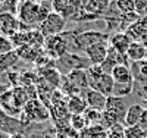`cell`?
Here are the masks:
<instances>
[{
	"instance_id": "obj_1",
	"label": "cell",
	"mask_w": 147,
	"mask_h": 138,
	"mask_svg": "<svg viewBox=\"0 0 147 138\" xmlns=\"http://www.w3.org/2000/svg\"><path fill=\"white\" fill-rule=\"evenodd\" d=\"M52 113L49 107L46 106V103H43L40 98H32L27 103V106L24 107L22 113H21V123L22 128L25 127V123H41V122H47L50 119Z\"/></svg>"
},
{
	"instance_id": "obj_2",
	"label": "cell",
	"mask_w": 147,
	"mask_h": 138,
	"mask_svg": "<svg viewBox=\"0 0 147 138\" xmlns=\"http://www.w3.org/2000/svg\"><path fill=\"white\" fill-rule=\"evenodd\" d=\"M91 66L87 57H82L78 53H66L56 60V68L62 75H69L74 71H87Z\"/></svg>"
},
{
	"instance_id": "obj_3",
	"label": "cell",
	"mask_w": 147,
	"mask_h": 138,
	"mask_svg": "<svg viewBox=\"0 0 147 138\" xmlns=\"http://www.w3.org/2000/svg\"><path fill=\"white\" fill-rule=\"evenodd\" d=\"M16 16L19 22L30 28H38L40 25V3L38 2H27L19 3Z\"/></svg>"
},
{
	"instance_id": "obj_4",
	"label": "cell",
	"mask_w": 147,
	"mask_h": 138,
	"mask_svg": "<svg viewBox=\"0 0 147 138\" xmlns=\"http://www.w3.org/2000/svg\"><path fill=\"white\" fill-rule=\"evenodd\" d=\"M66 24L68 21L62 15L57 13V12H53L38 25V30L46 38H49V37L53 35H62L66 30Z\"/></svg>"
},
{
	"instance_id": "obj_5",
	"label": "cell",
	"mask_w": 147,
	"mask_h": 138,
	"mask_svg": "<svg viewBox=\"0 0 147 138\" xmlns=\"http://www.w3.org/2000/svg\"><path fill=\"white\" fill-rule=\"evenodd\" d=\"M109 40H110L109 32H103L99 30H88L85 32H81L77 37V46L80 50L85 52L88 47L96 46L99 43H109Z\"/></svg>"
},
{
	"instance_id": "obj_6",
	"label": "cell",
	"mask_w": 147,
	"mask_h": 138,
	"mask_svg": "<svg viewBox=\"0 0 147 138\" xmlns=\"http://www.w3.org/2000/svg\"><path fill=\"white\" fill-rule=\"evenodd\" d=\"M43 48H44V52L55 60L60 59L63 55L68 53V46H66L63 35H53V37L46 38Z\"/></svg>"
},
{
	"instance_id": "obj_7",
	"label": "cell",
	"mask_w": 147,
	"mask_h": 138,
	"mask_svg": "<svg viewBox=\"0 0 147 138\" xmlns=\"http://www.w3.org/2000/svg\"><path fill=\"white\" fill-rule=\"evenodd\" d=\"M19 31H21V22L15 13H10V12L0 13V35L12 38Z\"/></svg>"
},
{
	"instance_id": "obj_8",
	"label": "cell",
	"mask_w": 147,
	"mask_h": 138,
	"mask_svg": "<svg viewBox=\"0 0 147 138\" xmlns=\"http://www.w3.org/2000/svg\"><path fill=\"white\" fill-rule=\"evenodd\" d=\"M85 57L90 60L91 65H103V62L107 59L109 55V43H99L96 46H91L85 50Z\"/></svg>"
},
{
	"instance_id": "obj_9",
	"label": "cell",
	"mask_w": 147,
	"mask_h": 138,
	"mask_svg": "<svg viewBox=\"0 0 147 138\" xmlns=\"http://www.w3.org/2000/svg\"><path fill=\"white\" fill-rule=\"evenodd\" d=\"M82 97L85 98L88 107L93 109V110H97V112H105L106 110V103H107V97L99 91H96L93 88H88L85 90Z\"/></svg>"
},
{
	"instance_id": "obj_10",
	"label": "cell",
	"mask_w": 147,
	"mask_h": 138,
	"mask_svg": "<svg viewBox=\"0 0 147 138\" xmlns=\"http://www.w3.org/2000/svg\"><path fill=\"white\" fill-rule=\"evenodd\" d=\"M113 87H115V81L112 78V75H109V73H103L102 77L90 82V88L105 94L106 97L113 94Z\"/></svg>"
},
{
	"instance_id": "obj_11",
	"label": "cell",
	"mask_w": 147,
	"mask_h": 138,
	"mask_svg": "<svg viewBox=\"0 0 147 138\" xmlns=\"http://www.w3.org/2000/svg\"><path fill=\"white\" fill-rule=\"evenodd\" d=\"M38 75L41 77L43 81H46L49 85L55 90H59L60 82H62V77L63 75L57 71L56 66H47V68H41L38 69Z\"/></svg>"
},
{
	"instance_id": "obj_12",
	"label": "cell",
	"mask_w": 147,
	"mask_h": 138,
	"mask_svg": "<svg viewBox=\"0 0 147 138\" xmlns=\"http://www.w3.org/2000/svg\"><path fill=\"white\" fill-rule=\"evenodd\" d=\"M106 110L110 112L112 115H115L119 120L125 119V115H127V106L124 103V100L119 98V97H115V96H109L107 97V103H106Z\"/></svg>"
},
{
	"instance_id": "obj_13",
	"label": "cell",
	"mask_w": 147,
	"mask_h": 138,
	"mask_svg": "<svg viewBox=\"0 0 147 138\" xmlns=\"http://www.w3.org/2000/svg\"><path fill=\"white\" fill-rule=\"evenodd\" d=\"M132 41H141L144 37L147 35V16H140V19L132 24L131 27L125 32Z\"/></svg>"
},
{
	"instance_id": "obj_14",
	"label": "cell",
	"mask_w": 147,
	"mask_h": 138,
	"mask_svg": "<svg viewBox=\"0 0 147 138\" xmlns=\"http://www.w3.org/2000/svg\"><path fill=\"white\" fill-rule=\"evenodd\" d=\"M144 113H146V107L144 106H141V104L129 106L127 115H125V119H124L125 127H137V125H140L141 120H143Z\"/></svg>"
},
{
	"instance_id": "obj_15",
	"label": "cell",
	"mask_w": 147,
	"mask_h": 138,
	"mask_svg": "<svg viewBox=\"0 0 147 138\" xmlns=\"http://www.w3.org/2000/svg\"><path fill=\"white\" fill-rule=\"evenodd\" d=\"M131 43H132V40L129 38L125 32L112 34V35H110V40H109V46L112 47V48H115L116 52L122 53V55H127Z\"/></svg>"
},
{
	"instance_id": "obj_16",
	"label": "cell",
	"mask_w": 147,
	"mask_h": 138,
	"mask_svg": "<svg viewBox=\"0 0 147 138\" xmlns=\"http://www.w3.org/2000/svg\"><path fill=\"white\" fill-rule=\"evenodd\" d=\"M112 78L116 84H134V77L131 68L127 65H118L115 66V69L112 71Z\"/></svg>"
},
{
	"instance_id": "obj_17",
	"label": "cell",
	"mask_w": 147,
	"mask_h": 138,
	"mask_svg": "<svg viewBox=\"0 0 147 138\" xmlns=\"http://www.w3.org/2000/svg\"><path fill=\"white\" fill-rule=\"evenodd\" d=\"M127 56H128V60L131 63L141 62V60L147 59V48L138 41H132L129 48H128V52H127Z\"/></svg>"
},
{
	"instance_id": "obj_18",
	"label": "cell",
	"mask_w": 147,
	"mask_h": 138,
	"mask_svg": "<svg viewBox=\"0 0 147 138\" xmlns=\"http://www.w3.org/2000/svg\"><path fill=\"white\" fill-rule=\"evenodd\" d=\"M88 104L82 96H72L68 98V110L71 115H84Z\"/></svg>"
},
{
	"instance_id": "obj_19",
	"label": "cell",
	"mask_w": 147,
	"mask_h": 138,
	"mask_svg": "<svg viewBox=\"0 0 147 138\" xmlns=\"http://www.w3.org/2000/svg\"><path fill=\"white\" fill-rule=\"evenodd\" d=\"M44 48H38V47H32V46H24L16 48V53L19 56V59L25 60V62H34L38 59V56L43 53Z\"/></svg>"
},
{
	"instance_id": "obj_20",
	"label": "cell",
	"mask_w": 147,
	"mask_h": 138,
	"mask_svg": "<svg viewBox=\"0 0 147 138\" xmlns=\"http://www.w3.org/2000/svg\"><path fill=\"white\" fill-rule=\"evenodd\" d=\"M129 68L134 77V82H147V59L131 63Z\"/></svg>"
},
{
	"instance_id": "obj_21",
	"label": "cell",
	"mask_w": 147,
	"mask_h": 138,
	"mask_svg": "<svg viewBox=\"0 0 147 138\" xmlns=\"http://www.w3.org/2000/svg\"><path fill=\"white\" fill-rule=\"evenodd\" d=\"M19 60V56L16 53V50H13V52L10 53H6V55H2L0 56V69L2 71H7L10 68H13Z\"/></svg>"
},
{
	"instance_id": "obj_22",
	"label": "cell",
	"mask_w": 147,
	"mask_h": 138,
	"mask_svg": "<svg viewBox=\"0 0 147 138\" xmlns=\"http://www.w3.org/2000/svg\"><path fill=\"white\" fill-rule=\"evenodd\" d=\"M69 127L77 132H82L84 129L88 128V125H87V119H85L84 115H71Z\"/></svg>"
},
{
	"instance_id": "obj_23",
	"label": "cell",
	"mask_w": 147,
	"mask_h": 138,
	"mask_svg": "<svg viewBox=\"0 0 147 138\" xmlns=\"http://www.w3.org/2000/svg\"><path fill=\"white\" fill-rule=\"evenodd\" d=\"M100 125H102V127H103L106 131H109V129H112L113 127H116V125H119V119H118L115 115L110 113V112L105 110V112H102Z\"/></svg>"
},
{
	"instance_id": "obj_24",
	"label": "cell",
	"mask_w": 147,
	"mask_h": 138,
	"mask_svg": "<svg viewBox=\"0 0 147 138\" xmlns=\"http://www.w3.org/2000/svg\"><path fill=\"white\" fill-rule=\"evenodd\" d=\"M115 5L118 7V12H121V13H134V12H137L136 0H115Z\"/></svg>"
},
{
	"instance_id": "obj_25",
	"label": "cell",
	"mask_w": 147,
	"mask_h": 138,
	"mask_svg": "<svg viewBox=\"0 0 147 138\" xmlns=\"http://www.w3.org/2000/svg\"><path fill=\"white\" fill-rule=\"evenodd\" d=\"M134 93V84H116L115 82V87H113V94L115 97H127V96H131Z\"/></svg>"
},
{
	"instance_id": "obj_26",
	"label": "cell",
	"mask_w": 147,
	"mask_h": 138,
	"mask_svg": "<svg viewBox=\"0 0 147 138\" xmlns=\"http://www.w3.org/2000/svg\"><path fill=\"white\" fill-rule=\"evenodd\" d=\"M85 119H87V125L88 127H94V125H100V119H102V112H97L93 109H87L84 113Z\"/></svg>"
},
{
	"instance_id": "obj_27",
	"label": "cell",
	"mask_w": 147,
	"mask_h": 138,
	"mask_svg": "<svg viewBox=\"0 0 147 138\" xmlns=\"http://www.w3.org/2000/svg\"><path fill=\"white\" fill-rule=\"evenodd\" d=\"M147 131L143 129L140 125L137 127H125V138H146Z\"/></svg>"
},
{
	"instance_id": "obj_28",
	"label": "cell",
	"mask_w": 147,
	"mask_h": 138,
	"mask_svg": "<svg viewBox=\"0 0 147 138\" xmlns=\"http://www.w3.org/2000/svg\"><path fill=\"white\" fill-rule=\"evenodd\" d=\"M15 47H13V43L9 37H5V35H0V56L2 55H6V53H10L13 52Z\"/></svg>"
},
{
	"instance_id": "obj_29",
	"label": "cell",
	"mask_w": 147,
	"mask_h": 138,
	"mask_svg": "<svg viewBox=\"0 0 147 138\" xmlns=\"http://www.w3.org/2000/svg\"><path fill=\"white\" fill-rule=\"evenodd\" d=\"M107 138H125V127L116 125L112 129L107 131Z\"/></svg>"
},
{
	"instance_id": "obj_30",
	"label": "cell",
	"mask_w": 147,
	"mask_h": 138,
	"mask_svg": "<svg viewBox=\"0 0 147 138\" xmlns=\"http://www.w3.org/2000/svg\"><path fill=\"white\" fill-rule=\"evenodd\" d=\"M136 7L140 16H147V0H136Z\"/></svg>"
},
{
	"instance_id": "obj_31",
	"label": "cell",
	"mask_w": 147,
	"mask_h": 138,
	"mask_svg": "<svg viewBox=\"0 0 147 138\" xmlns=\"http://www.w3.org/2000/svg\"><path fill=\"white\" fill-rule=\"evenodd\" d=\"M38 3H52V0H37Z\"/></svg>"
},
{
	"instance_id": "obj_32",
	"label": "cell",
	"mask_w": 147,
	"mask_h": 138,
	"mask_svg": "<svg viewBox=\"0 0 147 138\" xmlns=\"http://www.w3.org/2000/svg\"><path fill=\"white\" fill-rule=\"evenodd\" d=\"M19 3H27V2H37V0H18Z\"/></svg>"
}]
</instances>
